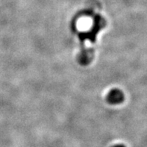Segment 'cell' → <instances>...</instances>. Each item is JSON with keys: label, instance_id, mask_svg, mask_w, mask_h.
<instances>
[{"label": "cell", "instance_id": "6da1fadb", "mask_svg": "<svg viewBox=\"0 0 147 147\" xmlns=\"http://www.w3.org/2000/svg\"><path fill=\"white\" fill-rule=\"evenodd\" d=\"M124 100V94L121 90L114 89L111 90L107 96V102L111 105H117L123 102Z\"/></svg>", "mask_w": 147, "mask_h": 147}, {"label": "cell", "instance_id": "7a4b0ae2", "mask_svg": "<svg viewBox=\"0 0 147 147\" xmlns=\"http://www.w3.org/2000/svg\"><path fill=\"white\" fill-rule=\"evenodd\" d=\"M112 147H125V146L123 145V144H117V145H114Z\"/></svg>", "mask_w": 147, "mask_h": 147}]
</instances>
